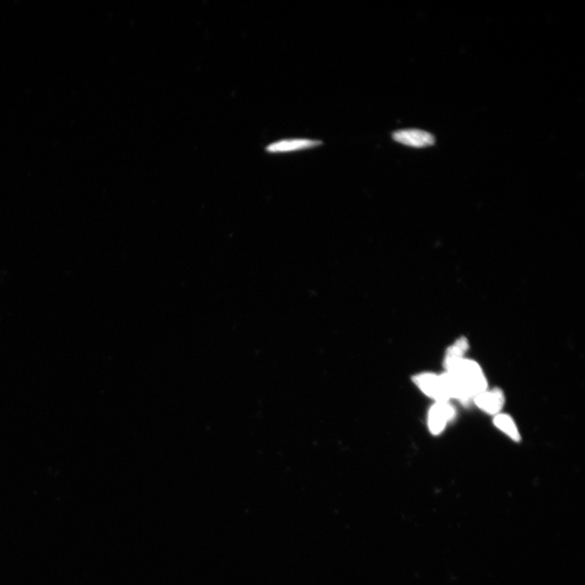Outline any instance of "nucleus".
Instances as JSON below:
<instances>
[{
    "label": "nucleus",
    "mask_w": 585,
    "mask_h": 585,
    "mask_svg": "<svg viewBox=\"0 0 585 585\" xmlns=\"http://www.w3.org/2000/svg\"><path fill=\"white\" fill-rule=\"evenodd\" d=\"M444 368L453 375L460 389L461 402L469 403L477 394L485 391L488 382L482 368L476 361L465 358L444 359Z\"/></svg>",
    "instance_id": "1"
},
{
    "label": "nucleus",
    "mask_w": 585,
    "mask_h": 585,
    "mask_svg": "<svg viewBox=\"0 0 585 585\" xmlns=\"http://www.w3.org/2000/svg\"><path fill=\"white\" fill-rule=\"evenodd\" d=\"M413 382L424 394L435 400L436 403H446L450 400L441 375L423 373L414 375Z\"/></svg>",
    "instance_id": "2"
},
{
    "label": "nucleus",
    "mask_w": 585,
    "mask_h": 585,
    "mask_svg": "<svg viewBox=\"0 0 585 585\" xmlns=\"http://www.w3.org/2000/svg\"><path fill=\"white\" fill-rule=\"evenodd\" d=\"M455 408L448 402L436 403L428 412V424L429 430L437 436L445 429L447 423L455 418Z\"/></svg>",
    "instance_id": "3"
},
{
    "label": "nucleus",
    "mask_w": 585,
    "mask_h": 585,
    "mask_svg": "<svg viewBox=\"0 0 585 585\" xmlns=\"http://www.w3.org/2000/svg\"><path fill=\"white\" fill-rule=\"evenodd\" d=\"M392 138L400 144L414 148H428L435 143L434 136L421 130L408 129L394 131Z\"/></svg>",
    "instance_id": "4"
},
{
    "label": "nucleus",
    "mask_w": 585,
    "mask_h": 585,
    "mask_svg": "<svg viewBox=\"0 0 585 585\" xmlns=\"http://www.w3.org/2000/svg\"><path fill=\"white\" fill-rule=\"evenodd\" d=\"M474 402L478 407L490 414H497L505 404V395L500 389L485 390L477 394Z\"/></svg>",
    "instance_id": "5"
},
{
    "label": "nucleus",
    "mask_w": 585,
    "mask_h": 585,
    "mask_svg": "<svg viewBox=\"0 0 585 585\" xmlns=\"http://www.w3.org/2000/svg\"><path fill=\"white\" fill-rule=\"evenodd\" d=\"M320 145H322V141L319 140L306 139H283L268 145L266 150L267 153L274 154L289 153H292V151L317 148Z\"/></svg>",
    "instance_id": "6"
},
{
    "label": "nucleus",
    "mask_w": 585,
    "mask_h": 585,
    "mask_svg": "<svg viewBox=\"0 0 585 585\" xmlns=\"http://www.w3.org/2000/svg\"><path fill=\"white\" fill-rule=\"evenodd\" d=\"M494 426L508 436L512 440L519 442L521 436L514 419L506 414H497L494 419Z\"/></svg>",
    "instance_id": "7"
},
{
    "label": "nucleus",
    "mask_w": 585,
    "mask_h": 585,
    "mask_svg": "<svg viewBox=\"0 0 585 585\" xmlns=\"http://www.w3.org/2000/svg\"><path fill=\"white\" fill-rule=\"evenodd\" d=\"M469 348V344L465 338L458 339L446 350L444 359H460L465 358V354Z\"/></svg>",
    "instance_id": "8"
}]
</instances>
